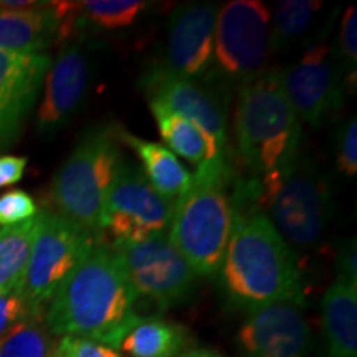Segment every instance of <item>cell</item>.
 I'll return each instance as SVG.
<instances>
[{
	"instance_id": "cell-4",
	"label": "cell",
	"mask_w": 357,
	"mask_h": 357,
	"mask_svg": "<svg viewBox=\"0 0 357 357\" xmlns=\"http://www.w3.org/2000/svg\"><path fill=\"white\" fill-rule=\"evenodd\" d=\"M235 202L261 212L289 247L301 250L319 243L333 215L331 182L303 155L266 177L238 176Z\"/></svg>"
},
{
	"instance_id": "cell-11",
	"label": "cell",
	"mask_w": 357,
	"mask_h": 357,
	"mask_svg": "<svg viewBox=\"0 0 357 357\" xmlns=\"http://www.w3.org/2000/svg\"><path fill=\"white\" fill-rule=\"evenodd\" d=\"M281 86L300 121L323 128L339 114L346 83L333 47L324 40L306 48L303 56L280 70Z\"/></svg>"
},
{
	"instance_id": "cell-15",
	"label": "cell",
	"mask_w": 357,
	"mask_h": 357,
	"mask_svg": "<svg viewBox=\"0 0 357 357\" xmlns=\"http://www.w3.org/2000/svg\"><path fill=\"white\" fill-rule=\"evenodd\" d=\"M45 95L37 113V129L45 136L61 131L78 113L91 79V60L77 40L65 42L47 71Z\"/></svg>"
},
{
	"instance_id": "cell-24",
	"label": "cell",
	"mask_w": 357,
	"mask_h": 357,
	"mask_svg": "<svg viewBox=\"0 0 357 357\" xmlns=\"http://www.w3.org/2000/svg\"><path fill=\"white\" fill-rule=\"evenodd\" d=\"M55 336L43 316H29L0 341V357H55Z\"/></svg>"
},
{
	"instance_id": "cell-19",
	"label": "cell",
	"mask_w": 357,
	"mask_h": 357,
	"mask_svg": "<svg viewBox=\"0 0 357 357\" xmlns=\"http://www.w3.org/2000/svg\"><path fill=\"white\" fill-rule=\"evenodd\" d=\"M119 142L126 144L139 158L142 174L151 185L162 197L172 202L181 197L192 184V172L187 171L184 164L172 151L159 142L142 139L136 134L119 129Z\"/></svg>"
},
{
	"instance_id": "cell-20",
	"label": "cell",
	"mask_w": 357,
	"mask_h": 357,
	"mask_svg": "<svg viewBox=\"0 0 357 357\" xmlns=\"http://www.w3.org/2000/svg\"><path fill=\"white\" fill-rule=\"evenodd\" d=\"M158 129L166 147L176 155H181L199 167L200 164L215 159L222 153L211 137L189 119L171 113L160 106L149 105Z\"/></svg>"
},
{
	"instance_id": "cell-10",
	"label": "cell",
	"mask_w": 357,
	"mask_h": 357,
	"mask_svg": "<svg viewBox=\"0 0 357 357\" xmlns=\"http://www.w3.org/2000/svg\"><path fill=\"white\" fill-rule=\"evenodd\" d=\"M174 204L147 182L141 169L121 160L106 197L101 231L108 230L114 242H137L166 235Z\"/></svg>"
},
{
	"instance_id": "cell-32",
	"label": "cell",
	"mask_w": 357,
	"mask_h": 357,
	"mask_svg": "<svg viewBox=\"0 0 357 357\" xmlns=\"http://www.w3.org/2000/svg\"><path fill=\"white\" fill-rule=\"evenodd\" d=\"M178 357H222L215 354V352H211V351H205V349H197V351H190L187 352L184 356H178Z\"/></svg>"
},
{
	"instance_id": "cell-13",
	"label": "cell",
	"mask_w": 357,
	"mask_h": 357,
	"mask_svg": "<svg viewBox=\"0 0 357 357\" xmlns=\"http://www.w3.org/2000/svg\"><path fill=\"white\" fill-rule=\"evenodd\" d=\"M218 8L212 2H192L174 8L167 22L164 56L155 68L174 77L204 82L211 70Z\"/></svg>"
},
{
	"instance_id": "cell-1",
	"label": "cell",
	"mask_w": 357,
	"mask_h": 357,
	"mask_svg": "<svg viewBox=\"0 0 357 357\" xmlns=\"http://www.w3.org/2000/svg\"><path fill=\"white\" fill-rule=\"evenodd\" d=\"M141 319L131 283L98 236L43 314L53 336L88 337L116 351Z\"/></svg>"
},
{
	"instance_id": "cell-2",
	"label": "cell",
	"mask_w": 357,
	"mask_h": 357,
	"mask_svg": "<svg viewBox=\"0 0 357 357\" xmlns=\"http://www.w3.org/2000/svg\"><path fill=\"white\" fill-rule=\"evenodd\" d=\"M217 278L225 300L253 312L281 301L305 305L294 250L261 212L235 204L234 225Z\"/></svg>"
},
{
	"instance_id": "cell-23",
	"label": "cell",
	"mask_w": 357,
	"mask_h": 357,
	"mask_svg": "<svg viewBox=\"0 0 357 357\" xmlns=\"http://www.w3.org/2000/svg\"><path fill=\"white\" fill-rule=\"evenodd\" d=\"M323 7L318 0H281L270 20V53L284 52L305 35Z\"/></svg>"
},
{
	"instance_id": "cell-18",
	"label": "cell",
	"mask_w": 357,
	"mask_h": 357,
	"mask_svg": "<svg viewBox=\"0 0 357 357\" xmlns=\"http://www.w3.org/2000/svg\"><path fill=\"white\" fill-rule=\"evenodd\" d=\"M58 20L53 2L33 8H0V50L40 53L56 42Z\"/></svg>"
},
{
	"instance_id": "cell-3",
	"label": "cell",
	"mask_w": 357,
	"mask_h": 357,
	"mask_svg": "<svg viewBox=\"0 0 357 357\" xmlns=\"http://www.w3.org/2000/svg\"><path fill=\"white\" fill-rule=\"evenodd\" d=\"M234 154L200 164L192 184L174 204L167 236L199 278H217L235 215L238 172Z\"/></svg>"
},
{
	"instance_id": "cell-12",
	"label": "cell",
	"mask_w": 357,
	"mask_h": 357,
	"mask_svg": "<svg viewBox=\"0 0 357 357\" xmlns=\"http://www.w3.org/2000/svg\"><path fill=\"white\" fill-rule=\"evenodd\" d=\"M139 84L149 105L189 119L215 142L222 154L230 153L225 102L202 82L174 77L153 66Z\"/></svg>"
},
{
	"instance_id": "cell-6",
	"label": "cell",
	"mask_w": 357,
	"mask_h": 357,
	"mask_svg": "<svg viewBox=\"0 0 357 357\" xmlns=\"http://www.w3.org/2000/svg\"><path fill=\"white\" fill-rule=\"evenodd\" d=\"M118 132L114 124L88 129L52 182L56 213L91 234L101 231L106 197L123 160Z\"/></svg>"
},
{
	"instance_id": "cell-14",
	"label": "cell",
	"mask_w": 357,
	"mask_h": 357,
	"mask_svg": "<svg viewBox=\"0 0 357 357\" xmlns=\"http://www.w3.org/2000/svg\"><path fill=\"white\" fill-rule=\"evenodd\" d=\"M303 306L281 301L248 312L236 333L242 357H307L311 331Z\"/></svg>"
},
{
	"instance_id": "cell-26",
	"label": "cell",
	"mask_w": 357,
	"mask_h": 357,
	"mask_svg": "<svg viewBox=\"0 0 357 357\" xmlns=\"http://www.w3.org/2000/svg\"><path fill=\"white\" fill-rule=\"evenodd\" d=\"M336 167L347 178H354L357 174V119L356 116L347 119L336 134Z\"/></svg>"
},
{
	"instance_id": "cell-30",
	"label": "cell",
	"mask_w": 357,
	"mask_h": 357,
	"mask_svg": "<svg viewBox=\"0 0 357 357\" xmlns=\"http://www.w3.org/2000/svg\"><path fill=\"white\" fill-rule=\"evenodd\" d=\"M25 167L26 158L24 155H0V189L20 182Z\"/></svg>"
},
{
	"instance_id": "cell-7",
	"label": "cell",
	"mask_w": 357,
	"mask_h": 357,
	"mask_svg": "<svg viewBox=\"0 0 357 357\" xmlns=\"http://www.w3.org/2000/svg\"><path fill=\"white\" fill-rule=\"evenodd\" d=\"M271 12L258 0H231L217 13L211 70L204 84L225 102L234 89L266 70Z\"/></svg>"
},
{
	"instance_id": "cell-17",
	"label": "cell",
	"mask_w": 357,
	"mask_h": 357,
	"mask_svg": "<svg viewBox=\"0 0 357 357\" xmlns=\"http://www.w3.org/2000/svg\"><path fill=\"white\" fill-rule=\"evenodd\" d=\"M321 323L328 357H357V283L336 276L323 296Z\"/></svg>"
},
{
	"instance_id": "cell-27",
	"label": "cell",
	"mask_w": 357,
	"mask_h": 357,
	"mask_svg": "<svg viewBox=\"0 0 357 357\" xmlns=\"http://www.w3.org/2000/svg\"><path fill=\"white\" fill-rule=\"evenodd\" d=\"M38 207L33 197L25 190H8L0 195V225L10 227L33 218Z\"/></svg>"
},
{
	"instance_id": "cell-28",
	"label": "cell",
	"mask_w": 357,
	"mask_h": 357,
	"mask_svg": "<svg viewBox=\"0 0 357 357\" xmlns=\"http://www.w3.org/2000/svg\"><path fill=\"white\" fill-rule=\"evenodd\" d=\"M55 357H123V354L93 339L63 336L56 341Z\"/></svg>"
},
{
	"instance_id": "cell-16",
	"label": "cell",
	"mask_w": 357,
	"mask_h": 357,
	"mask_svg": "<svg viewBox=\"0 0 357 357\" xmlns=\"http://www.w3.org/2000/svg\"><path fill=\"white\" fill-rule=\"evenodd\" d=\"M50 65L43 53L0 50V153L19 141Z\"/></svg>"
},
{
	"instance_id": "cell-25",
	"label": "cell",
	"mask_w": 357,
	"mask_h": 357,
	"mask_svg": "<svg viewBox=\"0 0 357 357\" xmlns=\"http://www.w3.org/2000/svg\"><path fill=\"white\" fill-rule=\"evenodd\" d=\"M336 60L346 86H351V84L354 86L357 71V12L354 6L347 8L342 15L337 37Z\"/></svg>"
},
{
	"instance_id": "cell-5",
	"label": "cell",
	"mask_w": 357,
	"mask_h": 357,
	"mask_svg": "<svg viewBox=\"0 0 357 357\" xmlns=\"http://www.w3.org/2000/svg\"><path fill=\"white\" fill-rule=\"evenodd\" d=\"M235 153L248 177L287 169L300 155L301 121L289 105L280 70H265L236 89Z\"/></svg>"
},
{
	"instance_id": "cell-8",
	"label": "cell",
	"mask_w": 357,
	"mask_h": 357,
	"mask_svg": "<svg viewBox=\"0 0 357 357\" xmlns=\"http://www.w3.org/2000/svg\"><path fill=\"white\" fill-rule=\"evenodd\" d=\"M96 234L70 222L60 213L42 211L24 278L17 291L37 316H43L58 288L78 266L95 242Z\"/></svg>"
},
{
	"instance_id": "cell-31",
	"label": "cell",
	"mask_w": 357,
	"mask_h": 357,
	"mask_svg": "<svg viewBox=\"0 0 357 357\" xmlns=\"http://www.w3.org/2000/svg\"><path fill=\"white\" fill-rule=\"evenodd\" d=\"M356 240L342 245L337 253V276L351 283H357V265H356Z\"/></svg>"
},
{
	"instance_id": "cell-29",
	"label": "cell",
	"mask_w": 357,
	"mask_h": 357,
	"mask_svg": "<svg viewBox=\"0 0 357 357\" xmlns=\"http://www.w3.org/2000/svg\"><path fill=\"white\" fill-rule=\"evenodd\" d=\"M33 312L29 310L25 301L22 300L19 291L0 294V341L15 328L20 321H24ZM37 316V314H35Z\"/></svg>"
},
{
	"instance_id": "cell-22",
	"label": "cell",
	"mask_w": 357,
	"mask_h": 357,
	"mask_svg": "<svg viewBox=\"0 0 357 357\" xmlns=\"http://www.w3.org/2000/svg\"><path fill=\"white\" fill-rule=\"evenodd\" d=\"M38 225V213L29 220L0 229V294L15 291L24 278Z\"/></svg>"
},
{
	"instance_id": "cell-9",
	"label": "cell",
	"mask_w": 357,
	"mask_h": 357,
	"mask_svg": "<svg viewBox=\"0 0 357 357\" xmlns=\"http://www.w3.org/2000/svg\"><path fill=\"white\" fill-rule=\"evenodd\" d=\"M109 248L137 300L142 298L166 311L194 296L199 276L171 243L167 234L137 242H113Z\"/></svg>"
},
{
	"instance_id": "cell-21",
	"label": "cell",
	"mask_w": 357,
	"mask_h": 357,
	"mask_svg": "<svg viewBox=\"0 0 357 357\" xmlns=\"http://www.w3.org/2000/svg\"><path fill=\"white\" fill-rule=\"evenodd\" d=\"M189 344L182 326L159 318H142L124 336L119 351L131 357H178Z\"/></svg>"
}]
</instances>
